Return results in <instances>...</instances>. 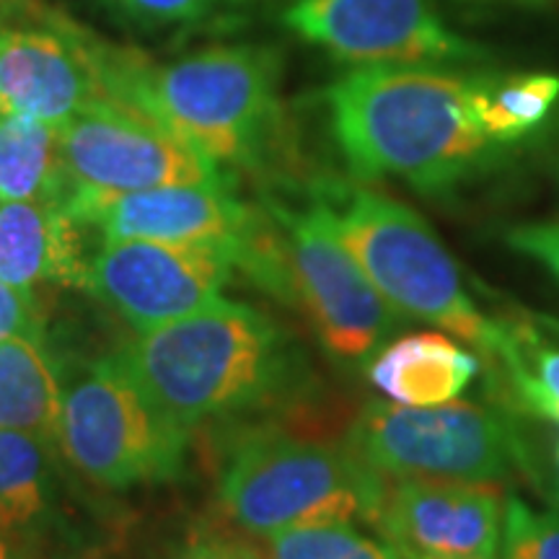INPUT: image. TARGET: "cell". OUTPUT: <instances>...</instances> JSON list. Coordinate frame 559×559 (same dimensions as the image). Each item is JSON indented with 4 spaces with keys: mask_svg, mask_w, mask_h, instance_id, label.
I'll use <instances>...</instances> for the list:
<instances>
[{
    "mask_svg": "<svg viewBox=\"0 0 559 559\" xmlns=\"http://www.w3.org/2000/svg\"><path fill=\"white\" fill-rule=\"evenodd\" d=\"M68 213L104 241L143 239L218 247L241 264L260 210L234 198L228 185H171L128 194H70Z\"/></svg>",
    "mask_w": 559,
    "mask_h": 559,
    "instance_id": "4fadbf2b",
    "label": "cell"
},
{
    "mask_svg": "<svg viewBox=\"0 0 559 559\" xmlns=\"http://www.w3.org/2000/svg\"><path fill=\"white\" fill-rule=\"evenodd\" d=\"M347 449L386 481L498 485L528 469L513 419L489 404L456 400L436 407L370 402L349 428Z\"/></svg>",
    "mask_w": 559,
    "mask_h": 559,
    "instance_id": "52a82bcc",
    "label": "cell"
},
{
    "mask_svg": "<svg viewBox=\"0 0 559 559\" xmlns=\"http://www.w3.org/2000/svg\"><path fill=\"white\" fill-rule=\"evenodd\" d=\"M145 400L179 428L270 407L304 381V358L275 321L218 300L140 332L115 358Z\"/></svg>",
    "mask_w": 559,
    "mask_h": 559,
    "instance_id": "7a4b0ae2",
    "label": "cell"
},
{
    "mask_svg": "<svg viewBox=\"0 0 559 559\" xmlns=\"http://www.w3.org/2000/svg\"><path fill=\"white\" fill-rule=\"evenodd\" d=\"M41 337V313L34 293L13 288L11 283L0 280V340L16 337Z\"/></svg>",
    "mask_w": 559,
    "mask_h": 559,
    "instance_id": "d4e9b609",
    "label": "cell"
},
{
    "mask_svg": "<svg viewBox=\"0 0 559 559\" xmlns=\"http://www.w3.org/2000/svg\"><path fill=\"white\" fill-rule=\"evenodd\" d=\"M557 174H559V166H557Z\"/></svg>",
    "mask_w": 559,
    "mask_h": 559,
    "instance_id": "1f68e13d",
    "label": "cell"
},
{
    "mask_svg": "<svg viewBox=\"0 0 559 559\" xmlns=\"http://www.w3.org/2000/svg\"><path fill=\"white\" fill-rule=\"evenodd\" d=\"M70 194L60 128L26 115H0V202H62Z\"/></svg>",
    "mask_w": 559,
    "mask_h": 559,
    "instance_id": "ac0fdd59",
    "label": "cell"
},
{
    "mask_svg": "<svg viewBox=\"0 0 559 559\" xmlns=\"http://www.w3.org/2000/svg\"><path fill=\"white\" fill-rule=\"evenodd\" d=\"M19 0H0V115H26L62 128L94 99L109 96L99 41L70 21L16 19Z\"/></svg>",
    "mask_w": 559,
    "mask_h": 559,
    "instance_id": "7c38bea8",
    "label": "cell"
},
{
    "mask_svg": "<svg viewBox=\"0 0 559 559\" xmlns=\"http://www.w3.org/2000/svg\"><path fill=\"white\" fill-rule=\"evenodd\" d=\"M559 102V75L528 73L513 79L474 75V115L485 135L513 145L539 130Z\"/></svg>",
    "mask_w": 559,
    "mask_h": 559,
    "instance_id": "44dd1931",
    "label": "cell"
},
{
    "mask_svg": "<svg viewBox=\"0 0 559 559\" xmlns=\"http://www.w3.org/2000/svg\"><path fill=\"white\" fill-rule=\"evenodd\" d=\"M285 26L355 68L479 62L485 50L453 32L430 0H293Z\"/></svg>",
    "mask_w": 559,
    "mask_h": 559,
    "instance_id": "30bf717a",
    "label": "cell"
},
{
    "mask_svg": "<svg viewBox=\"0 0 559 559\" xmlns=\"http://www.w3.org/2000/svg\"><path fill=\"white\" fill-rule=\"evenodd\" d=\"M498 485L479 481H386L376 534L430 559H498L502 534Z\"/></svg>",
    "mask_w": 559,
    "mask_h": 559,
    "instance_id": "5bb4252c",
    "label": "cell"
},
{
    "mask_svg": "<svg viewBox=\"0 0 559 559\" xmlns=\"http://www.w3.org/2000/svg\"><path fill=\"white\" fill-rule=\"evenodd\" d=\"M498 559H559V510H534L515 495L508 498Z\"/></svg>",
    "mask_w": 559,
    "mask_h": 559,
    "instance_id": "603a6c76",
    "label": "cell"
},
{
    "mask_svg": "<svg viewBox=\"0 0 559 559\" xmlns=\"http://www.w3.org/2000/svg\"><path fill=\"white\" fill-rule=\"evenodd\" d=\"M528 415L559 423V345H551L526 321H495L485 353Z\"/></svg>",
    "mask_w": 559,
    "mask_h": 559,
    "instance_id": "d6986e66",
    "label": "cell"
},
{
    "mask_svg": "<svg viewBox=\"0 0 559 559\" xmlns=\"http://www.w3.org/2000/svg\"><path fill=\"white\" fill-rule=\"evenodd\" d=\"M52 440L0 430V526L29 531L50 510Z\"/></svg>",
    "mask_w": 559,
    "mask_h": 559,
    "instance_id": "ffe728a7",
    "label": "cell"
},
{
    "mask_svg": "<svg viewBox=\"0 0 559 559\" xmlns=\"http://www.w3.org/2000/svg\"><path fill=\"white\" fill-rule=\"evenodd\" d=\"M62 383L41 337L0 340V430H21L58 443Z\"/></svg>",
    "mask_w": 559,
    "mask_h": 559,
    "instance_id": "e0dca14e",
    "label": "cell"
},
{
    "mask_svg": "<svg viewBox=\"0 0 559 559\" xmlns=\"http://www.w3.org/2000/svg\"><path fill=\"white\" fill-rule=\"evenodd\" d=\"M477 373V355L438 332L407 334L386 342L366 366L368 381L391 402L407 407L453 402Z\"/></svg>",
    "mask_w": 559,
    "mask_h": 559,
    "instance_id": "2e32d148",
    "label": "cell"
},
{
    "mask_svg": "<svg viewBox=\"0 0 559 559\" xmlns=\"http://www.w3.org/2000/svg\"><path fill=\"white\" fill-rule=\"evenodd\" d=\"M313 190L330 207L342 243L402 317L443 326L487 353L495 321L472 304L428 221L400 200L347 181H319Z\"/></svg>",
    "mask_w": 559,
    "mask_h": 559,
    "instance_id": "5b68a950",
    "label": "cell"
},
{
    "mask_svg": "<svg viewBox=\"0 0 559 559\" xmlns=\"http://www.w3.org/2000/svg\"><path fill=\"white\" fill-rule=\"evenodd\" d=\"M334 148L355 179H400L423 194L456 190L506 145L474 115V75L436 66L353 68L326 86Z\"/></svg>",
    "mask_w": 559,
    "mask_h": 559,
    "instance_id": "6da1fadb",
    "label": "cell"
},
{
    "mask_svg": "<svg viewBox=\"0 0 559 559\" xmlns=\"http://www.w3.org/2000/svg\"><path fill=\"white\" fill-rule=\"evenodd\" d=\"M508 3H519V5H531V9H542V5H549L551 0H508Z\"/></svg>",
    "mask_w": 559,
    "mask_h": 559,
    "instance_id": "f1b7e54d",
    "label": "cell"
},
{
    "mask_svg": "<svg viewBox=\"0 0 559 559\" xmlns=\"http://www.w3.org/2000/svg\"><path fill=\"white\" fill-rule=\"evenodd\" d=\"M187 438L190 430L160 415L115 358L94 362L83 379L62 389L58 445L83 477L102 487L177 477Z\"/></svg>",
    "mask_w": 559,
    "mask_h": 559,
    "instance_id": "ba28073f",
    "label": "cell"
},
{
    "mask_svg": "<svg viewBox=\"0 0 559 559\" xmlns=\"http://www.w3.org/2000/svg\"><path fill=\"white\" fill-rule=\"evenodd\" d=\"M264 210L277 228L283 300L306 313L321 347L334 360L366 368L407 324V317L376 290L349 254L317 190L306 202L270 198Z\"/></svg>",
    "mask_w": 559,
    "mask_h": 559,
    "instance_id": "8992f818",
    "label": "cell"
},
{
    "mask_svg": "<svg viewBox=\"0 0 559 559\" xmlns=\"http://www.w3.org/2000/svg\"><path fill=\"white\" fill-rule=\"evenodd\" d=\"M506 241L510 249L544 264L559 280V221L515 226L506 234Z\"/></svg>",
    "mask_w": 559,
    "mask_h": 559,
    "instance_id": "484cf974",
    "label": "cell"
},
{
    "mask_svg": "<svg viewBox=\"0 0 559 559\" xmlns=\"http://www.w3.org/2000/svg\"><path fill=\"white\" fill-rule=\"evenodd\" d=\"M262 559H394V547L358 523L332 521L264 536Z\"/></svg>",
    "mask_w": 559,
    "mask_h": 559,
    "instance_id": "7402d4cb",
    "label": "cell"
},
{
    "mask_svg": "<svg viewBox=\"0 0 559 559\" xmlns=\"http://www.w3.org/2000/svg\"><path fill=\"white\" fill-rule=\"evenodd\" d=\"M79 228L62 202H0V280L29 293L37 285H86Z\"/></svg>",
    "mask_w": 559,
    "mask_h": 559,
    "instance_id": "9a60e30c",
    "label": "cell"
},
{
    "mask_svg": "<svg viewBox=\"0 0 559 559\" xmlns=\"http://www.w3.org/2000/svg\"><path fill=\"white\" fill-rule=\"evenodd\" d=\"M383 492L386 479L347 445L254 430L230 449L218 502L236 528L264 539L285 528L332 521L373 528Z\"/></svg>",
    "mask_w": 559,
    "mask_h": 559,
    "instance_id": "277c9868",
    "label": "cell"
},
{
    "mask_svg": "<svg viewBox=\"0 0 559 559\" xmlns=\"http://www.w3.org/2000/svg\"><path fill=\"white\" fill-rule=\"evenodd\" d=\"M234 267L228 251L205 243L104 241L83 288L140 334L218 304Z\"/></svg>",
    "mask_w": 559,
    "mask_h": 559,
    "instance_id": "8fae6325",
    "label": "cell"
},
{
    "mask_svg": "<svg viewBox=\"0 0 559 559\" xmlns=\"http://www.w3.org/2000/svg\"><path fill=\"white\" fill-rule=\"evenodd\" d=\"M174 559H262L260 547H251L247 542L234 539H202L194 542Z\"/></svg>",
    "mask_w": 559,
    "mask_h": 559,
    "instance_id": "4316f807",
    "label": "cell"
},
{
    "mask_svg": "<svg viewBox=\"0 0 559 559\" xmlns=\"http://www.w3.org/2000/svg\"><path fill=\"white\" fill-rule=\"evenodd\" d=\"M104 88L215 166L254 169L280 130V60L264 45H215L169 66L99 41Z\"/></svg>",
    "mask_w": 559,
    "mask_h": 559,
    "instance_id": "3957f363",
    "label": "cell"
},
{
    "mask_svg": "<svg viewBox=\"0 0 559 559\" xmlns=\"http://www.w3.org/2000/svg\"><path fill=\"white\" fill-rule=\"evenodd\" d=\"M0 559H37L32 536L26 531L0 526Z\"/></svg>",
    "mask_w": 559,
    "mask_h": 559,
    "instance_id": "83f0119b",
    "label": "cell"
},
{
    "mask_svg": "<svg viewBox=\"0 0 559 559\" xmlns=\"http://www.w3.org/2000/svg\"><path fill=\"white\" fill-rule=\"evenodd\" d=\"M60 153L70 194H128L171 185H226L221 166L115 96L94 99L62 124Z\"/></svg>",
    "mask_w": 559,
    "mask_h": 559,
    "instance_id": "9c48e42d",
    "label": "cell"
},
{
    "mask_svg": "<svg viewBox=\"0 0 559 559\" xmlns=\"http://www.w3.org/2000/svg\"><path fill=\"white\" fill-rule=\"evenodd\" d=\"M394 559H430V557H419V555H409V551H400V549H394Z\"/></svg>",
    "mask_w": 559,
    "mask_h": 559,
    "instance_id": "4dcf8cb0",
    "label": "cell"
},
{
    "mask_svg": "<svg viewBox=\"0 0 559 559\" xmlns=\"http://www.w3.org/2000/svg\"><path fill=\"white\" fill-rule=\"evenodd\" d=\"M555 500L559 502V440H557V451H555Z\"/></svg>",
    "mask_w": 559,
    "mask_h": 559,
    "instance_id": "f546056e",
    "label": "cell"
},
{
    "mask_svg": "<svg viewBox=\"0 0 559 559\" xmlns=\"http://www.w3.org/2000/svg\"><path fill=\"white\" fill-rule=\"evenodd\" d=\"M117 16L143 29H171L192 26L210 19H223L249 0H104Z\"/></svg>",
    "mask_w": 559,
    "mask_h": 559,
    "instance_id": "cb8c5ba5",
    "label": "cell"
}]
</instances>
